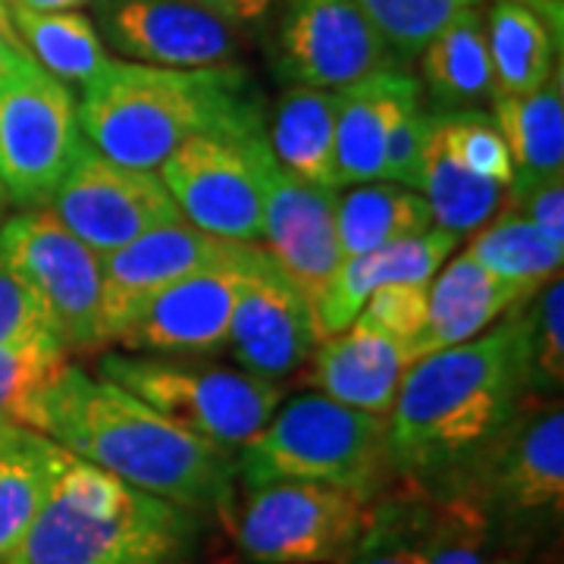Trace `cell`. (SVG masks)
Returning <instances> with one entry per match:
<instances>
[{
    "instance_id": "1",
    "label": "cell",
    "mask_w": 564,
    "mask_h": 564,
    "mask_svg": "<svg viewBox=\"0 0 564 564\" xmlns=\"http://www.w3.org/2000/svg\"><path fill=\"white\" fill-rule=\"evenodd\" d=\"M524 399L521 307L470 343L411 361L386 417L395 484L433 502Z\"/></svg>"
},
{
    "instance_id": "2",
    "label": "cell",
    "mask_w": 564,
    "mask_h": 564,
    "mask_svg": "<svg viewBox=\"0 0 564 564\" xmlns=\"http://www.w3.org/2000/svg\"><path fill=\"white\" fill-rule=\"evenodd\" d=\"M32 430L135 489L226 521L236 502V455L166 421L117 383L63 364L35 404Z\"/></svg>"
},
{
    "instance_id": "3",
    "label": "cell",
    "mask_w": 564,
    "mask_h": 564,
    "mask_svg": "<svg viewBox=\"0 0 564 564\" xmlns=\"http://www.w3.org/2000/svg\"><path fill=\"white\" fill-rule=\"evenodd\" d=\"M79 126L104 158L158 173L182 141L263 126V110L242 66L166 69L113 61L82 88Z\"/></svg>"
},
{
    "instance_id": "4",
    "label": "cell",
    "mask_w": 564,
    "mask_h": 564,
    "mask_svg": "<svg viewBox=\"0 0 564 564\" xmlns=\"http://www.w3.org/2000/svg\"><path fill=\"white\" fill-rule=\"evenodd\" d=\"M210 518L69 458L7 564H198Z\"/></svg>"
},
{
    "instance_id": "5",
    "label": "cell",
    "mask_w": 564,
    "mask_h": 564,
    "mask_svg": "<svg viewBox=\"0 0 564 564\" xmlns=\"http://www.w3.org/2000/svg\"><path fill=\"white\" fill-rule=\"evenodd\" d=\"M480 518L524 562L549 545L564 518L562 399L527 395L502 430L433 499Z\"/></svg>"
},
{
    "instance_id": "6",
    "label": "cell",
    "mask_w": 564,
    "mask_h": 564,
    "mask_svg": "<svg viewBox=\"0 0 564 564\" xmlns=\"http://www.w3.org/2000/svg\"><path fill=\"white\" fill-rule=\"evenodd\" d=\"M273 480L339 486L377 505L395 484L386 417L333 402L321 392L280 404L261 433L236 452V489Z\"/></svg>"
},
{
    "instance_id": "7",
    "label": "cell",
    "mask_w": 564,
    "mask_h": 564,
    "mask_svg": "<svg viewBox=\"0 0 564 564\" xmlns=\"http://www.w3.org/2000/svg\"><path fill=\"white\" fill-rule=\"evenodd\" d=\"M95 373L232 455L261 433L282 404V383L195 355L107 351L95 364Z\"/></svg>"
},
{
    "instance_id": "8",
    "label": "cell",
    "mask_w": 564,
    "mask_h": 564,
    "mask_svg": "<svg viewBox=\"0 0 564 564\" xmlns=\"http://www.w3.org/2000/svg\"><path fill=\"white\" fill-rule=\"evenodd\" d=\"M370 511L373 505L339 486L273 480L236 489L223 524L248 564H339Z\"/></svg>"
},
{
    "instance_id": "9",
    "label": "cell",
    "mask_w": 564,
    "mask_h": 564,
    "mask_svg": "<svg viewBox=\"0 0 564 564\" xmlns=\"http://www.w3.org/2000/svg\"><path fill=\"white\" fill-rule=\"evenodd\" d=\"M267 122L245 132H207L182 141L158 176L182 220L223 242L261 245Z\"/></svg>"
},
{
    "instance_id": "10",
    "label": "cell",
    "mask_w": 564,
    "mask_h": 564,
    "mask_svg": "<svg viewBox=\"0 0 564 564\" xmlns=\"http://www.w3.org/2000/svg\"><path fill=\"white\" fill-rule=\"evenodd\" d=\"M0 263L44 304L66 348L91 351L107 343L101 254L79 242L47 207L0 226Z\"/></svg>"
},
{
    "instance_id": "11",
    "label": "cell",
    "mask_w": 564,
    "mask_h": 564,
    "mask_svg": "<svg viewBox=\"0 0 564 564\" xmlns=\"http://www.w3.org/2000/svg\"><path fill=\"white\" fill-rule=\"evenodd\" d=\"M85 135L69 85L35 66L0 88V188L22 207H44L57 192Z\"/></svg>"
},
{
    "instance_id": "12",
    "label": "cell",
    "mask_w": 564,
    "mask_h": 564,
    "mask_svg": "<svg viewBox=\"0 0 564 564\" xmlns=\"http://www.w3.org/2000/svg\"><path fill=\"white\" fill-rule=\"evenodd\" d=\"M44 207L101 258L182 217L154 170L122 166L88 141Z\"/></svg>"
},
{
    "instance_id": "13",
    "label": "cell",
    "mask_w": 564,
    "mask_h": 564,
    "mask_svg": "<svg viewBox=\"0 0 564 564\" xmlns=\"http://www.w3.org/2000/svg\"><path fill=\"white\" fill-rule=\"evenodd\" d=\"M276 66L289 85L339 91L402 63L355 0H282Z\"/></svg>"
},
{
    "instance_id": "14",
    "label": "cell",
    "mask_w": 564,
    "mask_h": 564,
    "mask_svg": "<svg viewBox=\"0 0 564 564\" xmlns=\"http://www.w3.org/2000/svg\"><path fill=\"white\" fill-rule=\"evenodd\" d=\"M95 29L126 63L166 69L239 66L242 29L185 0H91Z\"/></svg>"
},
{
    "instance_id": "15",
    "label": "cell",
    "mask_w": 564,
    "mask_h": 564,
    "mask_svg": "<svg viewBox=\"0 0 564 564\" xmlns=\"http://www.w3.org/2000/svg\"><path fill=\"white\" fill-rule=\"evenodd\" d=\"M317 343L311 302L261 245V254L242 270L226 348L242 370L282 383L302 370Z\"/></svg>"
},
{
    "instance_id": "16",
    "label": "cell",
    "mask_w": 564,
    "mask_h": 564,
    "mask_svg": "<svg viewBox=\"0 0 564 564\" xmlns=\"http://www.w3.org/2000/svg\"><path fill=\"white\" fill-rule=\"evenodd\" d=\"M258 254L261 245H254L242 261L207 267L166 285L122 323L110 343L141 355H217L229 339L242 270Z\"/></svg>"
},
{
    "instance_id": "17",
    "label": "cell",
    "mask_w": 564,
    "mask_h": 564,
    "mask_svg": "<svg viewBox=\"0 0 564 564\" xmlns=\"http://www.w3.org/2000/svg\"><path fill=\"white\" fill-rule=\"evenodd\" d=\"M336 202L339 188L289 176L273 154L263 163V251L311 304L345 261Z\"/></svg>"
},
{
    "instance_id": "18",
    "label": "cell",
    "mask_w": 564,
    "mask_h": 564,
    "mask_svg": "<svg viewBox=\"0 0 564 564\" xmlns=\"http://www.w3.org/2000/svg\"><path fill=\"white\" fill-rule=\"evenodd\" d=\"M254 245L223 242L202 232L188 220H173L141 232L139 239L104 254V333L107 343L141 304L166 285L202 273L207 267L236 263L251 254Z\"/></svg>"
},
{
    "instance_id": "19",
    "label": "cell",
    "mask_w": 564,
    "mask_h": 564,
    "mask_svg": "<svg viewBox=\"0 0 564 564\" xmlns=\"http://www.w3.org/2000/svg\"><path fill=\"white\" fill-rule=\"evenodd\" d=\"M458 242H462V236L440 229V226H430L421 236L345 258L336 276L326 282L321 299L311 304L317 336L329 339V336L348 329L364 302L383 285H395V282L430 285L433 276L443 270V263H448V258L455 254Z\"/></svg>"
},
{
    "instance_id": "20",
    "label": "cell",
    "mask_w": 564,
    "mask_h": 564,
    "mask_svg": "<svg viewBox=\"0 0 564 564\" xmlns=\"http://www.w3.org/2000/svg\"><path fill=\"white\" fill-rule=\"evenodd\" d=\"M307 364V383L321 395L377 417H389L411 367V355L402 343L370 326L351 323L343 333L321 339Z\"/></svg>"
},
{
    "instance_id": "21",
    "label": "cell",
    "mask_w": 564,
    "mask_h": 564,
    "mask_svg": "<svg viewBox=\"0 0 564 564\" xmlns=\"http://www.w3.org/2000/svg\"><path fill=\"white\" fill-rule=\"evenodd\" d=\"M414 101H423L421 82L404 66L380 69L336 91V188L380 180L389 129Z\"/></svg>"
},
{
    "instance_id": "22",
    "label": "cell",
    "mask_w": 564,
    "mask_h": 564,
    "mask_svg": "<svg viewBox=\"0 0 564 564\" xmlns=\"http://www.w3.org/2000/svg\"><path fill=\"white\" fill-rule=\"evenodd\" d=\"M448 261L452 263H443V270L426 285V326L408 348L411 361L477 339L530 299V292L492 276L467 251Z\"/></svg>"
},
{
    "instance_id": "23",
    "label": "cell",
    "mask_w": 564,
    "mask_h": 564,
    "mask_svg": "<svg viewBox=\"0 0 564 564\" xmlns=\"http://www.w3.org/2000/svg\"><path fill=\"white\" fill-rule=\"evenodd\" d=\"M552 10L562 13V0H489L484 7L496 95H530L562 66V29L549 20Z\"/></svg>"
},
{
    "instance_id": "24",
    "label": "cell",
    "mask_w": 564,
    "mask_h": 564,
    "mask_svg": "<svg viewBox=\"0 0 564 564\" xmlns=\"http://www.w3.org/2000/svg\"><path fill=\"white\" fill-rule=\"evenodd\" d=\"M486 7V3H484ZM484 7H470L436 32L417 54L423 101L430 113H464L489 107L496 98V79L486 47Z\"/></svg>"
},
{
    "instance_id": "25",
    "label": "cell",
    "mask_w": 564,
    "mask_h": 564,
    "mask_svg": "<svg viewBox=\"0 0 564 564\" xmlns=\"http://www.w3.org/2000/svg\"><path fill=\"white\" fill-rule=\"evenodd\" d=\"M69 458L66 448L39 430H0V558L22 543Z\"/></svg>"
},
{
    "instance_id": "26",
    "label": "cell",
    "mask_w": 564,
    "mask_h": 564,
    "mask_svg": "<svg viewBox=\"0 0 564 564\" xmlns=\"http://www.w3.org/2000/svg\"><path fill=\"white\" fill-rule=\"evenodd\" d=\"M267 144L273 161L295 180L311 185H333L336 154V91L289 85L273 107L267 126Z\"/></svg>"
},
{
    "instance_id": "27",
    "label": "cell",
    "mask_w": 564,
    "mask_h": 564,
    "mask_svg": "<svg viewBox=\"0 0 564 564\" xmlns=\"http://www.w3.org/2000/svg\"><path fill=\"white\" fill-rule=\"evenodd\" d=\"M492 122L514 163V180L530 182L564 173V79L562 66L530 95H496Z\"/></svg>"
},
{
    "instance_id": "28",
    "label": "cell",
    "mask_w": 564,
    "mask_h": 564,
    "mask_svg": "<svg viewBox=\"0 0 564 564\" xmlns=\"http://www.w3.org/2000/svg\"><path fill=\"white\" fill-rule=\"evenodd\" d=\"M7 17L22 47L29 51V57L69 88L73 85L88 88L117 61L98 35L95 20L79 10H69V13L7 10Z\"/></svg>"
},
{
    "instance_id": "29",
    "label": "cell",
    "mask_w": 564,
    "mask_h": 564,
    "mask_svg": "<svg viewBox=\"0 0 564 564\" xmlns=\"http://www.w3.org/2000/svg\"><path fill=\"white\" fill-rule=\"evenodd\" d=\"M430 226V207L421 192L395 182L348 185V192H339L336 202V232L343 258L421 236Z\"/></svg>"
},
{
    "instance_id": "30",
    "label": "cell",
    "mask_w": 564,
    "mask_h": 564,
    "mask_svg": "<svg viewBox=\"0 0 564 564\" xmlns=\"http://www.w3.org/2000/svg\"><path fill=\"white\" fill-rule=\"evenodd\" d=\"M464 251L492 276L511 282L530 295L549 280L562 276L564 267V242L545 236L543 229L518 217L514 210H502L480 226Z\"/></svg>"
},
{
    "instance_id": "31",
    "label": "cell",
    "mask_w": 564,
    "mask_h": 564,
    "mask_svg": "<svg viewBox=\"0 0 564 564\" xmlns=\"http://www.w3.org/2000/svg\"><path fill=\"white\" fill-rule=\"evenodd\" d=\"M417 192L430 207L433 226L448 229L462 239L474 236L499 210H505V198H508V185L484 180V176L464 170L462 163L452 161L440 148V141L433 139V129H430L426 154H423Z\"/></svg>"
},
{
    "instance_id": "32",
    "label": "cell",
    "mask_w": 564,
    "mask_h": 564,
    "mask_svg": "<svg viewBox=\"0 0 564 564\" xmlns=\"http://www.w3.org/2000/svg\"><path fill=\"white\" fill-rule=\"evenodd\" d=\"M433 505L411 489L389 492L373 505L358 545L339 564H426Z\"/></svg>"
},
{
    "instance_id": "33",
    "label": "cell",
    "mask_w": 564,
    "mask_h": 564,
    "mask_svg": "<svg viewBox=\"0 0 564 564\" xmlns=\"http://www.w3.org/2000/svg\"><path fill=\"white\" fill-rule=\"evenodd\" d=\"M527 395L562 399L564 389V282L549 280L521 304Z\"/></svg>"
},
{
    "instance_id": "34",
    "label": "cell",
    "mask_w": 564,
    "mask_h": 564,
    "mask_svg": "<svg viewBox=\"0 0 564 564\" xmlns=\"http://www.w3.org/2000/svg\"><path fill=\"white\" fill-rule=\"evenodd\" d=\"M370 25L380 32L386 47L395 54V61H417L423 47L443 32L455 17H462L470 7H484L489 0H355Z\"/></svg>"
},
{
    "instance_id": "35",
    "label": "cell",
    "mask_w": 564,
    "mask_h": 564,
    "mask_svg": "<svg viewBox=\"0 0 564 564\" xmlns=\"http://www.w3.org/2000/svg\"><path fill=\"white\" fill-rule=\"evenodd\" d=\"M66 345H0V430L35 423V404L66 364Z\"/></svg>"
},
{
    "instance_id": "36",
    "label": "cell",
    "mask_w": 564,
    "mask_h": 564,
    "mask_svg": "<svg viewBox=\"0 0 564 564\" xmlns=\"http://www.w3.org/2000/svg\"><path fill=\"white\" fill-rule=\"evenodd\" d=\"M433 117V139L440 141L445 154L464 170L484 176V180L511 185L514 180V163L508 154L502 132L496 129L492 117L480 110H464V113H430Z\"/></svg>"
},
{
    "instance_id": "37",
    "label": "cell",
    "mask_w": 564,
    "mask_h": 564,
    "mask_svg": "<svg viewBox=\"0 0 564 564\" xmlns=\"http://www.w3.org/2000/svg\"><path fill=\"white\" fill-rule=\"evenodd\" d=\"M433 505V502H430ZM426 564H527L508 545L455 505H433L426 533Z\"/></svg>"
},
{
    "instance_id": "38",
    "label": "cell",
    "mask_w": 564,
    "mask_h": 564,
    "mask_svg": "<svg viewBox=\"0 0 564 564\" xmlns=\"http://www.w3.org/2000/svg\"><path fill=\"white\" fill-rule=\"evenodd\" d=\"M0 345H66L32 289L0 263Z\"/></svg>"
},
{
    "instance_id": "39",
    "label": "cell",
    "mask_w": 564,
    "mask_h": 564,
    "mask_svg": "<svg viewBox=\"0 0 564 564\" xmlns=\"http://www.w3.org/2000/svg\"><path fill=\"white\" fill-rule=\"evenodd\" d=\"M426 285H408V282H395V285H383L377 289L364 307L358 311L355 323L370 326L377 333H383L389 339L402 343L411 348L414 339L426 326Z\"/></svg>"
},
{
    "instance_id": "40",
    "label": "cell",
    "mask_w": 564,
    "mask_h": 564,
    "mask_svg": "<svg viewBox=\"0 0 564 564\" xmlns=\"http://www.w3.org/2000/svg\"><path fill=\"white\" fill-rule=\"evenodd\" d=\"M430 129H433V117L426 110V101H414L411 107H404L399 120L389 129L380 180L414 188V192L421 188L423 154H426Z\"/></svg>"
},
{
    "instance_id": "41",
    "label": "cell",
    "mask_w": 564,
    "mask_h": 564,
    "mask_svg": "<svg viewBox=\"0 0 564 564\" xmlns=\"http://www.w3.org/2000/svg\"><path fill=\"white\" fill-rule=\"evenodd\" d=\"M508 210L543 229L545 236L564 242V173L543 180L511 182L508 185Z\"/></svg>"
},
{
    "instance_id": "42",
    "label": "cell",
    "mask_w": 564,
    "mask_h": 564,
    "mask_svg": "<svg viewBox=\"0 0 564 564\" xmlns=\"http://www.w3.org/2000/svg\"><path fill=\"white\" fill-rule=\"evenodd\" d=\"M185 3L236 25V29H245V25H261L273 13L276 0H185Z\"/></svg>"
},
{
    "instance_id": "43",
    "label": "cell",
    "mask_w": 564,
    "mask_h": 564,
    "mask_svg": "<svg viewBox=\"0 0 564 564\" xmlns=\"http://www.w3.org/2000/svg\"><path fill=\"white\" fill-rule=\"evenodd\" d=\"M39 63L29 57V51L22 47V41L17 39L13 25L7 10H0V88H7L10 82H17L25 73H32Z\"/></svg>"
},
{
    "instance_id": "44",
    "label": "cell",
    "mask_w": 564,
    "mask_h": 564,
    "mask_svg": "<svg viewBox=\"0 0 564 564\" xmlns=\"http://www.w3.org/2000/svg\"><path fill=\"white\" fill-rule=\"evenodd\" d=\"M88 3L91 0H3L7 10H32V13H69Z\"/></svg>"
},
{
    "instance_id": "45",
    "label": "cell",
    "mask_w": 564,
    "mask_h": 564,
    "mask_svg": "<svg viewBox=\"0 0 564 564\" xmlns=\"http://www.w3.org/2000/svg\"><path fill=\"white\" fill-rule=\"evenodd\" d=\"M0 207H3V188H0Z\"/></svg>"
},
{
    "instance_id": "46",
    "label": "cell",
    "mask_w": 564,
    "mask_h": 564,
    "mask_svg": "<svg viewBox=\"0 0 564 564\" xmlns=\"http://www.w3.org/2000/svg\"><path fill=\"white\" fill-rule=\"evenodd\" d=\"M0 10H7V7H3V0H0Z\"/></svg>"
},
{
    "instance_id": "47",
    "label": "cell",
    "mask_w": 564,
    "mask_h": 564,
    "mask_svg": "<svg viewBox=\"0 0 564 564\" xmlns=\"http://www.w3.org/2000/svg\"><path fill=\"white\" fill-rule=\"evenodd\" d=\"M0 564H7V558H0Z\"/></svg>"
}]
</instances>
